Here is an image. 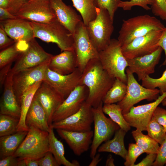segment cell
<instances>
[{
    "label": "cell",
    "mask_w": 166,
    "mask_h": 166,
    "mask_svg": "<svg viewBox=\"0 0 166 166\" xmlns=\"http://www.w3.org/2000/svg\"><path fill=\"white\" fill-rule=\"evenodd\" d=\"M18 18L14 15L11 14L8 9L0 8V21L8 19Z\"/></svg>",
    "instance_id": "obj_51"
},
{
    "label": "cell",
    "mask_w": 166,
    "mask_h": 166,
    "mask_svg": "<svg viewBox=\"0 0 166 166\" xmlns=\"http://www.w3.org/2000/svg\"><path fill=\"white\" fill-rule=\"evenodd\" d=\"M92 160L89 164V166H96L101 160L100 154L99 153L96 155L92 158Z\"/></svg>",
    "instance_id": "obj_53"
},
{
    "label": "cell",
    "mask_w": 166,
    "mask_h": 166,
    "mask_svg": "<svg viewBox=\"0 0 166 166\" xmlns=\"http://www.w3.org/2000/svg\"><path fill=\"white\" fill-rule=\"evenodd\" d=\"M158 45L164 51L165 58L161 65H166V26L165 27L160 38L158 43Z\"/></svg>",
    "instance_id": "obj_49"
},
{
    "label": "cell",
    "mask_w": 166,
    "mask_h": 166,
    "mask_svg": "<svg viewBox=\"0 0 166 166\" xmlns=\"http://www.w3.org/2000/svg\"><path fill=\"white\" fill-rule=\"evenodd\" d=\"M152 117L164 127L166 131V109L157 106L153 113Z\"/></svg>",
    "instance_id": "obj_45"
},
{
    "label": "cell",
    "mask_w": 166,
    "mask_h": 166,
    "mask_svg": "<svg viewBox=\"0 0 166 166\" xmlns=\"http://www.w3.org/2000/svg\"><path fill=\"white\" fill-rule=\"evenodd\" d=\"M73 36V49L77 57V68L82 73L90 60L99 59V52L91 42L86 26L82 21L77 25Z\"/></svg>",
    "instance_id": "obj_9"
},
{
    "label": "cell",
    "mask_w": 166,
    "mask_h": 166,
    "mask_svg": "<svg viewBox=\"0 0 166 166\" xmlns=\"http://www.w3.org/2000/svg\"><path fill=\"white\" fill-rule=\"evenodd\" d=\"M146 131L148 135L160 144L166 136V131L164 127L153 117L147 125Z\"/></svg>",
    "instance_id": "obj_36"
},
{
    "label": "cell",
    "mask_w": 166,
    "mask_h": 166,
    "mask_svg": "<svg viewBox=\"0 0 166 166\" xmlns=\"http://www.w3.org/2000/svg\"><path fill=\"white\" fill-rule=\"evenodd\" d=\"M103 103L102 102L96 108L92 107L94 129L90 153L92 159L102 143L109 140L120 128L117 124L105 115L102 110Z\"/></svg>",
    "instance_id": "obj_8"
},
{
    "label": "cell",
    "mask_w": 166,
    "mask_h": 166,
    "mask_svg": "<svg viewBox=\"0 0 166 166\" xmlns=\"http://www.w3.org/2000/svg\"><path fill=\"white\" fill-rule=\"evenodd\" d=\"M28 48L16 61L10 71L13 74L38 66L50 59L53 56L45 52L35 38L28 42Z\"/></svg>",
    "instance_id": "obj_14"
},
{
    "label": "cell",
    "mask_w": 166,
    "mask_h": 166,
    "mask_svg": "<svg viewBox=\"0 0 166 166\" xmlns=\"http://www.w3.org/2000/svg\"><path fill=\"white\" fill-rule=\"evenodd\" d=\"M126 132L120 128L115 132L113 138L101 144L97 151L99 152L113 153L125 159L128 153L124 143V137Z\"/></svg>",
    "instance_id": "obj_27"
},
{
    "label": "cell",
    "mask_w": 166,
    "mask_h": 166,
    "mask_svg": "<svg viewBox=\"0 0 166 166\" xmlns=\"http://www.w3.org/2000/svg\"><path fill=\"white\" fill-rule=\"evenodd\" d=\"M93 121L92 107L85 101L77 112L61 121L53 122L50 127L53 129L84 132L91 130Z\"/></svg>",
    "instance_id": "obj_13"
},
{
    "label": "cell",
    "mask_w": 166,
    "mask_h": 166,
    "mask_svg": "<svg viewBox=\"0 0 166 166\" xmlns=\"http://www.w3.org/2000/svg\"><path fill=\"white\" fill-rule=\"evenodd\" d=\"M99 59L103 68L111 76L127 84L125 70L128 63L117 40L111 39L109 45L99 52Z\"/></svg>",
    "instance_id": "obj_4"
},
{
    "label": "cell",
    "mask_w": 166,
    "mask_h": 166,
    "mask_svg": "<svg viewBox=\"0 0 166 166\" xmlns=\"http://www.w3.org/2000/svg\"><path fill=\"white\" fill-rule=\"evenodd\" d=\"M161 103L163 106H166V97L163 99Z\"/></svg>",
    "instance_id": "obj_57"
},
{
    "label": "cell",
    "mask_w": 166,
    "mask_h": 166,
    "mask_svg": "<svg viewBox=\"0 0 166 166\" xmlns=\"http://www.w3.org/2000/svg\"><path fill=\"white\" fill-rule=\"evenodd\" d=\"M49 1L57 20L73 34L77 25L82 21L81 16L62 0H49Z\"/></svg>",
    "instance_id": "obj_23"
},
{
    "label": "cell",
    "mask_w": 166,
    "mask_h": 166,
    "mask_svg": "<svg viewBox=\"0 0 166 166\" xmlns=\"http://www.w3.org/2000/svg\"><path fill=\"white\" fill-rule=\"evenodd\" d=\"M28 46V43L16 42L11 45L1 50L0 52V68L16 61L20 54L26 50Z\"/></svg>",
    "instance_id": "obj_30"
},
{
    "label": "cell",
    "mask_w": 166,
    "mask_h": 166,
    "mask_svg": "<svg viewBox=\"0 0 166 166\" xmlns=\"http://www.w3.org/2000/svg\"><path fill=\"white\" fill-rule=\"evenodd\" d=\"M34 97L44 109L50 126L52 123L53 115L65 99L51 86L43 81L36 91Z\"/></svg>",
    "instance_id": "obj_18"
},
{
    "label": "cell",
    "mask_w": 166,
    "mask_h": 166,
    "mask_svg": "<svg viewBox=\"0 0 166 166\" xmlns=\"http://www.w3.org/2000/svg\"><path fill=\"white\" fill-rule=\"evenodd\" d=\"M29 128L26 136L13 155L18 160H39L49 151V132L33 126Z\"/></svg>",
    "instance_id": "obj_5"
},
{
    "label": "cell",
    "mask_w": 166,
    "mask_h": 166,
    "mask_svg": "<svg viewBox=\"0 0 166 166\" xmlns=\"http://www.w3.org/2000/svg\"><path fill=\"white\" fill-rule=\"evenodd\" d=\"M48 68L61 75L68 74L73 72L77 68V57L74 49L65 50L53 56Z\"/></svg>",
    "instance_id": "obj_24"
},
{
    "label": "cell",
    "mask_w": 166,
    "mask_h": 166,
    "mask_svg": "<svg viewBox=\"0 0 166 166\" xmlns=\"http://www.w3.org/2000/svg\"><path fill=\"white\" fill-rule=\"evenodd\" d=\"M127 84L116 78L112 86L107 92L103 102L104 104H113L121 101L126 93Z\"/></svg>",
    "instance_id": "obj_32"
},
{
    "label": "cell",
    "mask_w": 166,
    "mask_h": 166,
    "mask_svg": "<svg viewBox=\"0 0 166 166\" xmlns=\"http://www.w3.org/2000/svg\"><path fill=\"white\" fill-rule=\"evenodd\" d=\"M102 110L104 113L108 115L120 128L126 132L130 129L131 126L124 119L122 110L118 104H104Z\"/></svg>",
    "instance_id": "obj_34"
},
{
    "label": "cell",
    "mask_w": 166,
    "mask_h": 166,
    "mask_svg": "<svg viewBox=\"0 0 166 166\" xmlns=\"http://www.w3.org/2000/svg\"><path fill=\"white\" fill-rule=\"evenodd\" d=\"M11 0H0V8L8 9Z\"/></svg>",
    "instance_id": "obj_54"
},
{
    "label": "cell",
    "mask_w": 166,
    "mask_h": 166,
    "mask_svg": "<svg viewBox=\"0 0 166 166\" xmlns=\"http://www.w3.org/2000/svg\"><path fill=\"white\" fill-rule=\"evenodd\" d=\"M50 59L13 74V88L20 105L21 97L25 92L36 82L43 81Z\"/></svg>",
    "instance_id": "obj_12"
},
{
    "label": "cell",
    "mask_w": 166,
    "mask_h": 166,
    "mask_svg": "<svg viewBox=\"0 0 166 166\" xmlns=\"http://www.w3.org/2000/svg\"><path fill=\"white\" fill-rule=\"evenodd\" d=\"M25 160L26 166H39V160L31 158H26Z\"/></svg>",
    "instance_id": "obj_52"
},
{
    "label": "cell",
    "mask_w": 166,
    "mask_h": 166,
    "mask_svg": "<svg viewBox=\"0 0 166 166\" xmlns=\"http://www.w3.org/2000/svg\"><path fill=\"white\" fill-rule=\"evenodd\" d=\"M49 151L52 153L59 165L65 166H78L80 164L76 160L70 162L65 156V150L62 143L55 136L53 129L50 127L49 132Z\"/></svg>",
    "instance_id": "obj_29"
},
{
    "label": "cell",
    "mask_w": 166,
    "mask_h": 166,
    "mask_svg": "<svg viewBox=\"0 0 166 166\" xmlns=\"http://www.w3.org/2000/svg\"><path fill=\"white\" fill-rule=\"evenodd\" d=\"M144 151L136 143L129 144L127 154L125 159L124 162L125 166H134L138 157Z\"/></svg>",
    "instance_id": "obj_38"
},
{
    "label": "cell",
    "mask_w": 166,
    "mask_h": 166,
    "mask_svg": "<svg viewBox=\"0 0 166 166\" xmlns=\"http://www.w3.org/2000/svg\"><path fill=\"white\" fill-rule=\"evenodd\" d=\"M27 133V131H18L12 134L0 137V159L9 156L13 155Z\"/></svg>",
    "instance_id": "obj_26"
},
{
    "label": "cell",
    "mask_w": 166,
    "mask_h": 166,
    "mask_svg": "<svg viewBox=\"0 0 166 166\" xmlns=\"http://www.w3.org/2000/svg\"><path fill=\"white\" fill-rule=\"evenodd\" d=\"M34 0H27V2L32 1H34Z\"/></svg>",
    "instance_id": "obj_58"
},
{
    "label": "cell",
    "mask_w": 166,
    "mask_h": 166,
    "mask_svg": "<svg viewBox=\"0 0 166 166\" xmlns=\"http://www.w3.org/2000/svg\"><path fill=\"white\" fill-rule=\"evenodd\" d=\"M95 18L86 26L87 32L93 44L99 52L109 44L113 32V22L105 9L97 7Z\"/></svg>",
    "instance_id": "obj_6"
},
{
    "label": "cell",
    "mask_w": 166,
    "mask_h": 166,
    "mask_svg": "<svg viewBox=\"0 0 166 166\" xmlns=\"http://www.w3.org/2000/svg\"><path fill=\"white\" fill-rule=\"evenodd\" d=\"M82 73L77 68L70 74L61 75L48 67L43 81L51 86L65 99L79 85Z\"/></svg>",
    "instance_id": "obj_15"
},
{
    "label": "cell",
    "mask_w": 166,
    "mask_h": 166,
    "mask_svg": "<svg viewBox=\"0 0 166 166\" xmlns=\"http://www.w3.org/2000/svg\"><path fill=\"white\" fill-rule=\"evenodd\" d=\"M73 6L80 13L83 22L87 26L97 15L95 0H71Z\"/></svg>",
    "instance_id": "obj_31"
},
{
    "label": "cell",
    "mask_w": 166,
    "mask_h": 166,
    "mask_svg": "<svg viewBox=\"0 0 166 166\" xmlns=\"http://www.w3.org/2000/svg\"><path fill=\"white\" fill-rule=\"evenodd\" d=\"M12 63L9 64L0 69V88L4 85L5 80L9 72L11 69Z\"/></svg>",
    "instance_id": "obj_50"
},
{
    "label": "cell",
    "mask_w": 166,
    "mask_h": 166,
    "mask_svg": "<svg viewBox=\"0 0 166 166\" xmlns=\"http://www.w3.org/2000/svg\"><path fill=\"white\" fill-rule=\"evenodd\" d=\"M19 119L0 114V136L11 135L17 132Z\"/></svg>",
    "instance_id": "obj_35"
},
{
    "label": "cell",
    "mask_w": 166,
    "mask_h": 166,
    "mask_svg": "<svg viewBox=\"0 0 166 166\" xmlns=\"http://www.w3.org/2000/svg\"><path fill=\"white\" fill-rule=\"evenodd\" d=\"M18 18L48 23L57 20L49 0H35L24 4L14 15Z\"/></svg>",
    "instance_id": "obj_11"
},
{
    "label": "cell",
    "mask_w": 166,
    "mask_h": 166,
    "mask_svg": "<svg viewBox=\"0 0 166 166\" xmlns=\"http://www.w3.org/2000/svg\"><path fill=\"white\" fill-rule=\"evenodd\" d=\"M125 72L127 76L126 94L123 99L117 103L122 110L123 115L128 113L132 107L141 101L156 100L160 94L159 89H148L140 85L128 67Z\"/></svg>",
    "instance_id": "obj_7"
},
{
    "label": "cell",
    "mask_w": 166,
    "mask_h": 166,
    "mask_svg": "<svg viewBox=\"0 0 166 166\" xmlns=\"http://www.w3.org/2000/svg\"><path fill=\"white\" fill-rule=\"evenodd\" d=\"M155 0H130L128 1H121L118 7L122 8L124 10H130L132 7L135 6L141 7L144 9L148 10H151L148 5H152Z\"/></svg>",
    "instance_id": "obj_39"
},
{
    "label": "cell",
    "mask_w": 166,
    "mask_h": 166,
    "mask_svg": "<svg viewBox=\"0 0 166 166\" xmlns=\"http://www.w3.org/2000/svg\"><path fill=\"white\" fill-rule=\"evenodd\" d=\"M166 97V92L154 101L144 105L133 106L123 116L130 126L142 131H146L147 125L153 113Z\"/></svg>",
    "instance_id": "obj_16"
},
{
    "label": "cell",
    "mask_w": 166,
    "mask_h": 166,
    "mask_svg": "<svg viewBox=\"0 0 166 166\" xmlns=\"http://www.w3.org/2000/svg\"><path fill=\"white\" fill-rule=\"evenodd\" d=\"M2 26L0 24V49H5L15 42L12 39L8 37Z\"/></svg>",
    "instance_id": "obj_43"
},
{
    "label": "cell",
    "mask_w": 166,
    "mask_h": 166,
    "mask_svg": "<svg viewBox=\"0 0 166 166\" xmlns=\"http://www.w3.org/2000/svg\"><path fill=\"white\" fill-rule=\"evenodd\" d=\"M17 166H26V164L24 159L18 160Z\"/></svg>",
    "instance_id": "obj_56"
},
{
    "label": "cell",
    "mask_w": 166,
    "mask_h": 166,
    "mask_svg": "<svg viewBox=\"0 0 166 166\" xmlns=\"http://www.w3.org/2000/svg\"><path fill=\"white\" fill-rule=\"evenodd\" d=\"M115 79L103 68L99 59L90 60L82 73L79 84L88 88L86 102L93 108L97 107L103 102Z\"/></svg>",
    "instance_id": "obj_1"
},
{
    "label": "cell",
    "mask_w": 166,
    "mask_h": 166,
    "mask_svg": "<svg viewBox=\"0 0 166 166\" xmlns=\"http://www.w3.org/2000/svg\"><path fill=\"white\" fill-rule=\"evenodd\" d=\"M39 166H60L52 153L49 151L39 159Z\"/></svg>",
    "instance_id": "obj_44"
},
{
    "label": "cell",
    "mask_w": 166,
    "mask_h": 166,
    "mask_svg": "<svg viewBox=\"0 0 166 166\" xmlns=\"http://www.w3.org/2000/svg\"><path fill=\"white\" fill-rule=\"evenodd\" d=\"M18 159L10 155L0 159V166H17Z\"/></svg>",
    "instance_id": "obj_48"
},
{
    "label": "cell",
    "mask_w": 166,
    "mask_h": 166,
    "mask_svg": "<svg viewBox=\"0 0 166 166\" xmlns=\"http://www.w3.org/2000/svg\"><path fill=\"white\" fill-rule=\"evenodd\" d=\"M142 85L148 89H154L158 88L160 95L166 92V69L161 76L157 78L147 76L142 81Z\"/></svg>",
    "instance_id": "obj_37"
},
{
    "label": "cell",
    "mask_w": 166,
    "mask_h": 166,
    "mask_svg": "<svg viewBox=\"0 0 166 166\" xmlns=\"http://www.w3.org/2000/svg\"><path fill=\"white\" fill-rule=\"evenodd\" d=\"M42 82L39 81L35 83L25 92L22 96L20 101L21 115L17 128V132L28 131L29 128L25 123L26 114L35 93Z\"/></svg>",
    "instance_id": "obj_28"
},
{
    "label": "cell",
    "mask_w": 166,
    "mask_h": 166,
    "mask_svg": "<svg viewBox=\"0 0 166 166\" xmlns=\"http://www.w3.org/2000/svg\"><path fill=\"white\" fill-rule=\"evenodd\" d=\"M151 9L155 16L159 17L166 22V0H155Z\"/></svg>",
    "instance_id": "obj_41"
},
{
    "label": "cell",
    "mask_w": 166,
    "mask_h": 166,
    "mask_svg": "<svg viewBox=\"0 0 166 166\" xmlns=\"http://www.w3.org/2000/svg\"><path fill=\"white\" fill-rule=\"evenodd\" d=\"M137 164H135L134 166H152L156 156V153H149Z\"/></svg>",
    "instance_id": "obj_47"
},
{
    "label": "cell",
    "mask_w": 166,
    "mask_h": 166,
    "mask_svg": "<svg viewBox=\"0 0 166 166\" xmlns=\"http://www.w3.org/2000/svg\"><path fill=\"white\" fill-rule=\"evenodd\" d=\"M165 27L156 17L148 14L123 20L117 40L121 46H125L136 38L153 30H164Z\"/></svg>",
    "instance_id": "obj_2"
},
{
    "label": "cell",
    "mask_w": 166,
    "mask_h": 166,
    "mask_svg": "<svg viewBox=\"0 0 166 166\" xmlns=\"http://www.w3.org/2000/svg\"><path fill=\"white\" fill-rule=\"evenodd\" d=\"M27 0H11L8 10L15 15L22 6L27 2Z\"/></svg>",
    "instance_id": "obj_46"
},
{
    "label": "cell",
    "mask_w": 166,
    "mask_h": 166,
    "mask_svg": "<svg viewBox=\"0 0 166 166\" xmlns=\"http://www.w3.org/2000/svg\"><path fill=\"white\" fill-rule=\"evenodd\" d=\"M163 50L159 46L151 54L127 59L128 68L133 73L137 75L139 81L143 80L154 73L156 66L160 61Z\"/></svg>",
    "instance_id": "obj_19"
},
{
    "label": "cell",
    "mask_w": 166,
    "mask_h": 166,
    "mask_svg": "<svg viewBox=\"0 0 166 166\" xmlns=\"http://www.w3.org/2000/svg\"><path fill=\"white\" fill-rule=\"evenodd\" d=\"M13 74L10 71L4 84V91L0 104V114L19 119L21 108L13 88Z\"/></svg>",
    "instance_id": "obj_22"
},
{
    "label": "cell",
    "mask_w": 166,
    "mask_h": 166,
    "mask_svg": "<svg viewBox=\"0 0 166 166\" xmlns=\"http://www.w3.org/2000/svg\"><path fill=\"white\" fill-rule=\"evenodd\" d=\"M25 123L28 128L33 126L43 131H49L50 126L46 113L34 96L27 113Z\"/></svg>",
    "instance_id": "obj_25"
},
{
    "label": "cell",
    "mask_w": 166,
    "mask_h": 166,
    "mask_svg": "<svg viewBox=\"0 0 166 166\" xmlns=\"http://www.w3.org/2000/svg\"><path fill=\"white\" fill-rule=\"evenodd\" d=\"M34 38L56 44L61 51L73 49V34L57 20L48 23L30 21Z\"/></svg>",
    "instance_id": "obj_3"
},
{
    "label": "cell",
    "mask_w": 166,
    "mask_h": 166,
    "mask_svg": "<svg viewBox=\"0 0 166 166\" xmlns=\"http://www.w3.org/2000/svg\"><path fill=\"white\" fill-rule=\"evenodd\" d=\"M114 160L111 155H109L108 157L106 162L105 166H114L115 164L114 163Z\"/></svg>",
    "instance_id": "obj_55"
},
{
    "label": "cell",
    "mask_w": 166,
    "mask_h": 166,
    "mask_svg": "<svg viewBox=\"0 0 166 166\" xmlns=\"http://www.w3.org/2000/svg\"><path fill=\"white\" fill-rule=\"evenodd\" d=\"M59 136L68 144L73 153L80 156L87 151L92 143L93 132L92 130L84 132L56 129Z\"/></svg>",
    "instance_id": "obj_21"
},
{
    "label": "cell",
    "mask_w": 166,
    "mask_h": 166,
    "mask_svg": "<svg viewBox=\"0 0 166 166\" xmlns=\"http://www.w3.org/2000/svg\"><path fill=\"white\" fill-rule=\"evenodd\" d=\"M164 30H151L135 38L128 45L121 46L123 55L128 59L152 53L159 47L158 43Z\"/></svg>",
    "instance_id": "obj_10"
},
{
    "label": "cell",
    "mask_w": 166,
    "mask_h": 166,
    "mask_svg": "<svg viewBox=\"0 0 166 166\" xmlns=\"http://www.w3.org/2000/svg\"><path fill=\"white\" fill-rule=\"evenodd\" d=\"M121 0H95L97 7L106 9L113 22L115 13L117 9Z\"/></svg>",
    "instance_id": "obj_40"
},
{
    "label": "cell",
    "mask_w": 166,
    "mask_h": 166,
    "mask_svg": "<svg viewBox=\"0 0 166 166\" xmlns=\"http://www.w3.org/2000/svg\"><path fill=\"white\" fill-rule=\"evenodd\" d=\"M132 134L136 143L145 153H157L160 147L158 143L148 135L143 134L142 131L137 129L133 130Z\"/></svg>",
    "instance_id": "obj_33"
},
{
    "label": "cell",
    "mask_w": 166,
    "mask_h": 166,
    "mask_svg": "<svg viewBox=\"0 0 166 166\" xmlns=\"http://www.w3.org/2000/svg\"><path fill=\"white\" fill-rule=\"evenodd\" d=\"M0 24L8 36L15 42L28 43L34 38L30 21L16 18L0 21Z\"/></svg>",
    "instance_id": "obj_20"
},
{
    "label": "cell",
    "mask_w": 166,
    "mask_h": 166,
    "mask_svg": "<svg viewBox=\"0 0 166 166\" xmlns=\"http://www.w3.org/2000/svg\"><path fill=\"white\" fill-rule=\"evenodd\" d=\"M89 93L86 86L79 85L77 86L55 112L52 123L61 121L78 111L86 101Z\"/></svg>",
    "instance_id": "obj_17"
},
{
    "label": "cell",
    "mask_w": 166,
    "mask_h": 166,
    "mask_svg": "<svg viewBox=\"0 0 166 166\" xmlns=\"http://www.w3.org/2000/svg\"><path fill=\"white\" fill-rule=\"evenodd\" d=\"M166 166V136L159 147L156 159L152 166Z\"/></svg>",
    "instance_id": "obj_42"
}]
</instances>
